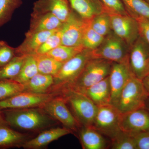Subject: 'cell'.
Masks as SVG:
<instances>
[{"instance_id":"7402d4cb","label":"cell","mask_w":149,"mask_h":149,"mask_svg":"<svg viewBox=\"0 0 149 149\" xmlns=\"http://www.w3.org/2000/svg\"><path fill=\"white\" fill-rule=\"evenodd\" d=\"M27 140V135L13 130L8 125L0 127V149L20 148Z\"/></svg>"},{"instance_id":"e575fe53","label":"cell","mask_w":149,"mask_h":149,"mask_svg":"<svg viewBox=\"0 0 149 149\" xmlns=\"http://www.w3.org/2000/svg\"><path fill=\"white\" fill-rule=\"evenodd\" d=\"M16 56L15 48L9 45L5 41L0 40V67L8 63Z\"/></svg>"},{"instance_id":"d590c367","label":"cell","mask_w":149,"mask_h":149,"mask_svg":"<svg viewBox=\"0 0 149 149\" xmlns=\"http://www.w3.org/2000/svg\"><path fill=\"white\" fill-rule=\"evenodd\" d=\"M103 7L104 11L127 15H128L120 0H99Z\"/></svg>"},{"instance_id":"d4e9b609","label":"cell","mask_w":149,"mask_h":149,"mask_svg":"<svg viewBox=\"0 0 149 149\" xmlns=\"http://www.w3.org/2000/svg\"><path fill=\"white\" fill-rule=\"evenodd\" d=\"M35 56L39 73L54 76L63 64L45 54Z\"/></svg>"},{"instance_id":"7a4b0ae2","label":"cell","mask_w":149,"mask_h":149,"mask_svg":"<svg viewBox=\"0 0 149 149\" xmlns=\"http://www.w3.org/2000/svg\"><path fill=\"white\" fill-rule=\"evenodd\" d=\"M65 100L81 126H92L98 107L84 93L66 88L57 93Z\"/></svg>"},{"instance_id":"83f0119b","label":"cell","mask_w":149,"mask_h":149,"mask_svg":"<svg viewBox=\"0 0 149 149\" xmlns=\"http://www.w3.org/2000/svg\"><path fill=\"white\" fill-rule=\"evenodd\" d=\"M26 56H17L7 64L0 67V80L14 79L19 74Z\"/></svg>"},{"instance_id":"ffe728a7","label":"cell","mask_w":149,"mask_h":149,"mask_svg":"<svg viewBox=\"0 0 149 149\" xmlns=\"http://www.w3.org/2000/svg\"><path fill=\"white\" fill-rule=\"evenodd\" d=\"M70 7L85 19H91L104 11L103 7L99 0H66Z\"/></svg>"},{"instance_id":"cb8c5ba5","label":"cell","mask_w":149,"mask_h":149,"mask_svg":"<svg viewBox=\"0 0 149 149\" xmlns=\"http://www.w3.org/2000/svg\"><path fill=\"white\" fill-rule=\"evenodd\" d=\"M85 49L83 46L69 47L61 45L50 51L45 55L54 58L56 61L63 63L80 53Z\"/></svg>"},{"instance_id":"74e56055","label":"cell","mask_w":149,"mask_h":149,"mask_svg":"<svg viewBox=\"0 0 149 149\" xmlns=\"http://www.w3.org/2000/svg\"><path fill=\"white\" fill-rule=\"evenodd\" d=\"M139 25L140 35L149 44V19L142 17H134Z\"/></svg>"},{"instance_id":"d6986e66","label":"cell","mask_w":149,"mask_h":149,"mask_svg":"<svg viewBox=\"0 0 149 149\" xmlns=\"http://www.w3.org/2000/svg\"><path fill=\"white\" fill-rule=\"evenodd\" d=\"M63 23L51 13H33L30 28L27 33H33L60 29Z\"/></svg>"},{"instance_id":"5bb4252c","label":"cell","mask_w":149,"mask_h":149,"mask_svg":"<svg viewBox=\"0 0 149 149\" xmlns=\"http://www.w3.org/2000/svg\"><path fill=\"white\" fill-rule=\"evenodd\" d=\"M119 128L129 134L149 131V112L146 108L121 113Z\"/></svg>"},{"instance_id":"484cf974","label":"cell","mask_w":149,"mask_h":149,"mask_svg":"<svg viewBox=\"0 0 149 149\" xmlns=\"http://www.w3.org/2000/svg\"><path fill=\"white\" fill-rule=\"evenodd\" d=\"M128 14L149 19V3L146 0H120Z\"/></svg>"},{"instance_id":"7c38bea8","label":"cell","mask_w":149,"mask_h":149,"mask_svg":"<svg viewBox=\"0 0 149 149\" xmlns=\"http://www.w3.org/2000/svg\"><path fill=\"white\" fill-rule=\"evenodd\" d=\"M134 76H135L130 68L129 60L122 62H113L109 75L111 104L116 106L123 89Z\"/></svg>"},{"instance_id":"8fae6325","label":"cell","mask_w":149,"mask_h":149,"mask_svg":"<svg viewBox=\"0 0 149 149\" xmlns=\"http://www.w3.org/2000/svg\"><path fill=\"white\" fill-rule=\"evenodd\" d=\"M90 19L78 17L72 12L61 27V45L69 47L83 46V35Z\"/></svg>"},{"instance_id":"836d02e7","label":"cell","mask_w":149,"mask_h":149,"mask_svg":"<svg viewBox=\"0 0 149 149\" xmlns=\"http://www.w3.org/2000/svg\"><path fill=\"white\" fill-rule=\"evenodd\" d=\"M61 28L52 34L37 50L35 54H45L61 45Z\"/></svg>"},{"instance_id":"ab89813d","label":"cell","mask_w":149,"mask_h":149,"mask_svg":"<svg viewBox=\"0 0 149 149\" xmlns=\"http://www.w3.org/2000/svg\"><path fill=\"white\" fill-rule=\"evenodd\" d=\"M8 125L5 119L2 111L0 110V127L3 125Z\"/></svg>"},{"instance_id":"3957f363","label":"cell","mask_w":149,"mask_h":149,"mask_svg":"<svg viewBox=\"0 0 149 149\" xmlns=\"http://www.w3.org/2000/svg\"><path fill=\"white\" fill-rule=\"evenodd\" d=\"M91 58V50L85 49L63 63L58 72L53 76L54 84L51 93H57L72 86L83 71L87 62Z\"/></svg>"},{"instance_id":"9a60e30c","label":"cell","mask_w":149,"mask_h":149,"mask_svg":"<svg viewBox=\"0 0 149 149\" xmlns=\"http://www.w3.org/2000/svg\"><path fill=\"white\" fill-rule=\"evenodd\" d=\"M73 132L68 128L56 127L42 131L35 138L27 140L22 145L21 148L25 149L43 148L54 141Z\"/></svg>"},{"instance_id":"4316f807","label":"cell","mask_w":149,"mask_h":149,"mask_svg":"<svg viewBox=\"0 0 149 149\" xmlns=\"http://www.w3.org/2000/svg\"><path fill=\"white\" fill-rule=\"evenodd\" d=\"M38 73L35 55H27L19 74L13 80L24 84Z\"/></svg>"},{"instance_id":"44dd1931","label":"cell","mask_w":149,"mask_h":149,"mask_svg":"<svg viewBox=\"0 0 149 149\" xmlns=\"http://www.w3.org/2000/svg\"><path fill=\"white\" fill-rule=\"evenodd\" d=\"M78 133L83 149H104L106 147V142L101 133L92 126H82Z\"/></svg>"},{"instance_id":"f1b7e54d","label":"cell","mask_w":149,"mask_h":149,"mask_svg":"<svg viewBox=\"0 0 149 149\" xmlns=\"http://www.w3.org/2000/svg\"><path fill=\"white\" fill-rule=\"evenodd\" d=\"M91 27L99 34L105 37L112 32L110 17L104 11L91 19Z\"/></svg>"},{"instance_id":"52a82bcc","label":"cell","mask_w":149,"mask_h":149,"mask_svg":"<svg viewBox=\"0 0 149 149\" xmlns=\"http://www.w3.org/2000/svg\"><path fill=\"white\" fill-rule=\"evenodd\" d=\"M40 108L50 117L60 122L72 132H77L82 127L70 111L65 100L58 94Z\"/></svg>"},{"instance_id":"4fadbf2b","label":"cell","mask_w":149,"mask_h":149,"mask_svg":"<svg viewBox=\"0 0 149 149\" xmlns=\"http://www.w3.org/2000/svg\"><path fill=\"white\" fill-rule=\"evenodd\" d=\"M149 60V44L141 35L130 49L129 64L135 76L142 80L146 75Z\"/></svg>"},{"instance_id":"4dcf8cb0","label":"cell","mask_w":149,"mask_h":149,"mask_svg":"<svg viewBox=\"0 0 149 149\" xmlns=\"http://www.w3.org/2000/svg\"><path fill=\"white\" fill-rule=\"evenodd\" d=\"M91 19L89 20L83 35L82 45L86 49L93 50L101 44L104 37L96 32L91 27Z\"/></svg>"},{"instance_id":"2e32d148","label":"cell","mask_w":149,"mask_h":149,"mask_svg":"<svg viewBox=\"0 0 149 149\" xmlns=\"http://www.w3.org/2000/svg\"><path fill=\"white\" fill-rule=\"evenodd\" d=\"M70 7L66 0H38L35 3L33 13H51L63 23L72 13Z\"/></svg>"},{"instance_id":"ba28073f","label":"cell","mask_w":149,"mask_h":149,"mask_svg":"<svg viewBox=\"0 0 149 149\" xmlns=\"http://www.w3.org/2000/svg\"><path fill=\"white\" fill-rule=\"evenodd\" d=\"M121 113L111 104L98 107L92 127L111 139L120 131L119 120Z\"/></svg>"},{"instance_id":"8992f818","label":"cell","mask_w":149,"mask_h":149,"mask_svg":"<svg viewBox=\"0 0 149 149\" xmlns=\"http://www.w3.org/2000/svg\"><path fill=\"white\" fill-rule=\"evenodd\" d=\"M130 47L112 31L104 37L101 44L91 50L92 58H102L112 62H122L129 60Z\"/></svg>"},{"instance_id":"ee69618b","label":"cell","mask_w":149,"mask_h":149,"mask_svg":"<svg viewBox=\"0 0 149 149\" xmlns=\"http://www.w3.org/2000/svg\"><path fill=\"white\" fill-rule=\"evenodd\" d=\"M148 132H149V131H148Z\"/></svg>"},{"instance_id":"d6a6232c","label":"cell","mask_w":149,"mask_h":149,"mask_svg":"<svg viewBox=\"0 0 149 149\" xmlns=\"http://www.w3.org/2000/svg\"><path fill=\"white\" fill-rule=\"evenodd\" d=\"M111 148L113 149H136L133 137L128 133L120 130L113 137Z\"/></svg>"},{"instance_id":"6da1fadb","label":"cell","mask_w":149,"mask_h":149,"mask_svg":"<svg viewBox=\"0 0 149 149\" xmlns=\"http://www.w3.org/2000/svg\"><path fill=\"white\" fill-rule=\"evenodd\" d=\"M5 119L10 127L38 131L50 127L55 120L40 107L2 110Z\"/></svg>"},{"instance_id":"9c48e42d","label":"cell","mask_w":149,"mask_h":149,"mask_svg":"<svg viewBox=\"0 0 149 149\" xmlns=\"http://www.w3.org/2000/svg\"><path fill=\"white\" fill-rule=\"evenodd\" d=\"M58 95L56 93L37 94L23 91L0 101V110L40 107Z\"/></svg>"},{"instance_id":"e0dca14e","label":"cell","mask_w":149,"mask_h":149,"mask_svg":"<svg viewBox=\"0 0 149 149\" xmlns=\"http://www.w3.org/2000/svg\"><path fill=\"white\" fill-rule=\"evenodd\" d=\"M58 29L33 33H26V37L24 42L18 47L15 48L16 56L35 54L37 50L48 37Z\"/></svg>"},{"instance_id":"7bdbcfd3","label":"cell","mask_w":149,"mask_h":149,"mask_svg":"<svg viewBox=\"0 0 149 149\" xmlns=\"http://www.w3.org/2000/svg\"><path fill=\"white\" fill-rule=\"evenodd\" d=\"M146 1L148 2L149 3V0H146Z\"/></svg>"},{"instance_id":"5b68a950","label":"cell","mask_w":149,"mask_h":149,"mask_svg":"<svg viewBox=\"0 0 149 149\" xmlns=\"http://www.w3.org/2000/svg\"><path fill=\"white\" fill-rule=\"evenodd\" d=\"M149 96L142 80L134 76L123 89L116 107L121 113L145 108Z\"/></svg>"},{"instance_id":"8d00e7d4","label":"cell","mask_w":149,"mask_h":149,"mask_svg":"<svg viewBox=\"0 0 149 149\" xmlns=\"http://www.w3.org/2000/svg\"><path fill=\"white\" fill-rule=\"evenodd\" d=\"M130 135L134 139L136 149H149L148 132H140Z\"/></svg>"},{"instance_id":"277c9868","label":"cell","mask_w":149,"mask_h":149,"mask_svg":"<svg viewBox=\"0 0 149 149\" xmlns=\"http://www.w3.org/2000/svg\"><path fill=\"white\" fill-rule=\"evenodd\" d=\"M113 62L102 58H91L74 84L68 88L81 92L109 76Z\"/></svg>"},{"instance_id":"1f68e13d","label":"cell","mask_w":149,"mask_h":149,"mask_svg":"<svg viewBox=\"0 0 149 149\" xmlns=\"http://www.w3.org/2000/svg\"><path fill=\"white\" fill-rule=\"evenodd\" d=\"M22 0H0V27L10 20Z\"/></svg>"},{"instance_id":"ac0fdd59","label":"cell","mask_w":149,"mask_h":149,"mask_svg":"<svg viewBox=\"0 0 149 149\" xmlns=\"http://www.w3.org/2000/svg\"><path fill=\"white\" fill-rule=\"evenodd\" d=\"M80 92L84 93L97 107L110 104L111 90L109 76Z\"/></svg>"},{"instance_id":"30bf717a","label":"cell","mask_w":149,"mask_h":149,"mask_svg":"<svg viewBox=\"0 0 149 149\" xmlns=\"http://www.w3.org/2000/svg\"><path fill=\"white\" fill-rule=\"evenodd\" d=\"M107 12L110 17L112 31L130 48L140 36L137 20L129 14Z\"/></svg>"},{"instance_id":"f546056e","label":"cell","mask_w":149,"mask_h":149,"mask_svg":"<svg viewBox=\"0 0 149 149\" xmlns=\"http://www.w3.org/2000/svg\"><path fill=\"white\" fill-rule=\"evenodd\" d=\"M24 86L13 80H0V101L24 91Z\"/></svg>"},{"instance_id":"b9f144b4","label":"cell","mask_w":149,"mask_h":149,"mask_svg":"<svg viewBox=\"0 0 149 149\" xmlns=\"http://www.w3.org/2000/svg\"><path fill=\"white\" fill-rule=\"evenodd\" d=\"M149 74V60L148 62V65L147 67L146 72V75Z\"/></svg>"},{"instance_id":"60d3db41","label":"cell","mask_w":149,"mask_h":149,"mask_svg":"<svg viewBox=\"0 0 149 149\" xmlns=\"http://www.w3.org/2000/svg\"><path fill=\"white\" fill-rule=\"evenodd\" d=\"M145 108L149 112V96L146 100L145 104Z\"/></svg>"},{"instance_id":"f35d334b","label":"cell","mask_w":149,"mask_h":149,"mask_svg":"<svg viewBox=\"0 0 149 149\" xmlns=\"http://www.w3.org/2000/svg\"><path fill=\"white\" fill-rule=\"evenodd\" d=\"M141 80L144 88L149 95V74L146 75Z\"/></svg>"},{"instance_id":"603a6c76","label":"cell","mask_w":149,"mask_h":149,"mask_svg":"<svg viewBox=\"0 0 149 149\" xmlns=\"http://www.w3.org/2000/svg\"><path fill=\"white\" fill-rule=\"evenodd\" d=\"M54 84L53 76L38 73L23 84L24 91L37 94L52 93L51 91Z\"/></svg>"}]
</instances>
